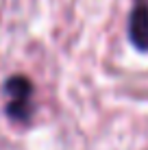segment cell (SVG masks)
Listing matches in <instances>:
<instances>
[{"mask_svg": "<svg viewBox=\"0 0 148 150\" xmlns=\"http://www.w3.org/2000/svg\"><path fill=\"white\" fill-rule=\"evenodd\" d=\"M129 37L137 50L148 52V0H135L129 18Z\"/></svg>", "mask_w": 148, "mask_h": 150, "instance_id": "6da1fadb", "label": "cell"}, {"mask_svg": "<svg viewBox=\"0 0 148 150\" xmlns=\"http://www.w3.org/2000/svg\"><path fill=\"white\" fill-rule=\"evenodd\" d=\"M4 89L11 96V100H30V94H33V83H30L26 76H11L7 83H4Z\"/></svg>", "mask_w": 148, "mask_h": 150, "instance_id": "7a4b0ae2", "label": "cell"}, {"mask_svg": "<svg viewBox=\"0 0 148 150\" xmlns=\"http://www.w3.org/2000/svg\"><path fill=\"white\" fill-rule=\"evenodd\" d=\"M30 113H33L30 100H11L9 107H7V115L13 117V120H18V122H26L30 117Z\"/></svg>", "mask_w": 148, "mask_h": 150, "instance_id": "3957f363", "label": "cell"}]
</instances>
